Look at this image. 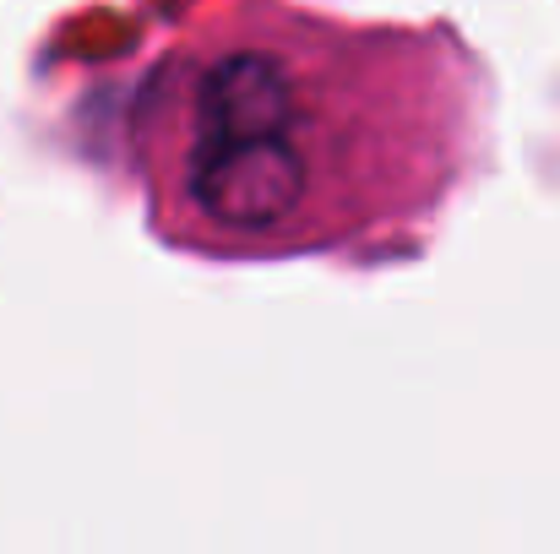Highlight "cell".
<instances>
[{"instance_id": "6da1fadb", "label": "cell", "mask_w": 560, "mask_h": 554, "mask_svg": "<svg viewBox=\"0 0 560 554\" xmlns=\"http://www.w3.org/2000/svg\"><path fill=\"white\" fill-rule=\"evenodd\" d=\"M201 137L190 158L196 207L240 234H267L305 201L294 148V87L272 55H229L201 82Z\"/></svg>"}]
</instances>
